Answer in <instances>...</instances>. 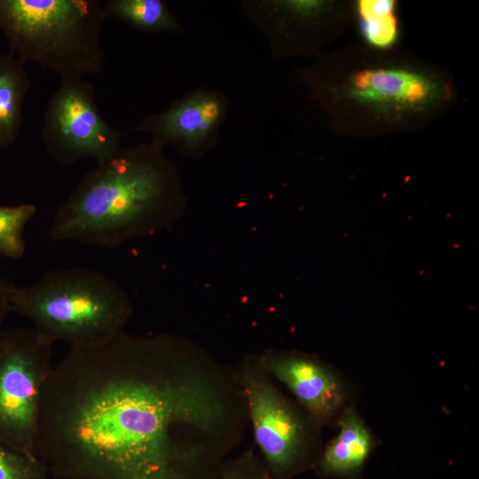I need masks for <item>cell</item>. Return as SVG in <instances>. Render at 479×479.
Returning a JSON list of instances; mask_svg holds the SVG:
<instances>
[{
    "mask_svg": "<svg viewBox=\"0 0 479 479\" xmlns=\"http://www.w3.org/2000/svg\"><path fill=\"white\" fill-rule=\"evenodd\" d=\"M247 426L238 366L182 335L123 331L52 366L36 453L59 479H220Z\"/></svg>",
    "mask_w": 479,
    "mask_h": 479,
    "instance_id": "cell-1",
    "label": "cell"
},
{
    "mask_svg": "<svg viewBox=\"0 0 479 479\" xmlns=\"http://www.w3.org/2000/svg\"><path fill=\"white\" fill-rule=\"evenodd\" d=\"M187 204L175 163L150 140L96 163L57 210L50 236L114 248L169 228Z\"/></svg>",
    "mask_w": 479,
    "mask_h": 479,
    "instance_id": "cell-2",
    "label": "cell"
},
{
    "mask_svg": "<svg viewBox=\"0 0 479 479\" xmlns=\"http://www.w3.org/2000/svg\"><path fill=\"white\" fill-rule=\"evenodd\" d=\"M300 75L310 98L334 120L340 115L369 130L418 124L451 97L442 75L396 60H365L338 75L317 59Z\"/></svg>",
    "mask_w": 479,
    "mask_h": 479,
    "instance_id": "cell-3",
    "label": "cell"
},
{
    "mask_svg": "<svg viewBox=\"0 0 479 479\" xmlns=\"http://www.w3.org/2000/svg\"><path fill=\"white\" fill-rule=\"evenodd\" d=\"M11 311L27 318L33 328L53 344L70 348L104 344L124 331L132 302L114 280L87 268L47 272L36 282L9 287Z\"/></svg>",
    "mask_w": 479,
    "mask_h": 479,
    "instance_id": "cell-4",
    "label": "cell"
},
{
    "mask_svg": "<svg viewBox=\"0 0 479 479\" xmlns=\"http://www.w3.org/2000/svg\"><path fill=\"white\" fill-rule=\"evenodd\" d=\"M106 19L98 0H0V29L11 51L61 81L84 79L103 69Z\"/></svg>",
    "mask_w": 479,
    "mask_h": 479,
    "instance_id": "cell-5",
    "label": "cell"
},
{
    "mask_svg": "<svg viewBox=\"0 0 479 479\" xmlns=\"http://www.w3.org/2000/svg\"><path fill=\"white\" fill-rule=\"evenodd\" d=\"M248 425L271 479H294L313 470L323 448L322 429L276 385L257 353L239 363Z\"/></svg>",
    "mask_w": 479,
    "mask_h": 479,
    "instance_id": "cell-6",
    "label": "cell"
},
{
    "mask_svg": "<svg viewBox=\"0 0 479 479\" xmlns=\"http://www.w3.org/2000/svg\"><path fill=\"white\" fill-rule=\"evenodd\" d=\"M51 346L33 327L0 329V443L34 459Z\"/></svg>",
    "mask_w": 479,
    "mask_h": 479,
    "instance_id": "cell-7",
    "label": "cell"
},
{
    "mask_svg": "<svg viewBox=\"0 0 479 479\" xmlns=\"http://www.w3.org/2000/svg\"><path fill=\"white\" fill-rule=\"evenodd\" d=\"M41 134L51 157L72 165L88 158L99 163L114 156L122 149L125 132L103 118L92 84L75 79L61 81L49 98Z\"/></svg>",
    "mask_w": 479,
    "mask_h": 479,
    "instance_id": "cell-8",
    "label": "cell"
},
{
    "mask_svg": "<svg viewBox=\"0 0 479 479\" xmlns=\"http://www.w3.org/2000/svg\"><path fill=\"white\" fill-rule=\"evenodd\" d=\"M240 6L274 59L319 55L338 22L339 10L330 1L244 0Z\"/></svg>",
    "mask_w": 479,
    "mask_h": 479,
    "instance_id": "cell-9",
    "label": "cell"
},
{
    "mask_svg": "<svg viewBox=\"0 0 479 479\" xmlns=\"http://www.w3.org/2000/svg\"><path fill=\"white\" fill-rule=\"evenodd\" d=\"M257 357L263 369L285 385L294 400L321 428L335 426L355 405V391L339 370L317 355L267 349Z\"/></svg>",
    "mask_w": 479,
    "mask_h": 479,
    "instance_id": "cell-10",
    "label": "cell"
},
{
    "mask_svg": "<svg viewBox=\"0 0 479 479\" xmlns=\"http://www.w3.org/2000/svg\"><path fill=\"white\" fill-rule=\"evenodd\" d=\"M229 105L221 90L198 87L167 109L144 116L130 132L146 134L164 149L171 146L179 155L198 160L216 145Z\"/></svg>",
    "mask_w": 479,
    "mask_h": 479,
    "instance_id": "cell-11",
    "label": "cell"
},
{
    "mask_svg": "<svg viewBox=\"0 0 479 479\" xmlns=\"http://www.w3.org/2000/svg\"><path fill=\"white\" fill-rule=\"evenodd\" d=\"M335 426L339 431L323 446L313 470L321 478L361 479L376 437L356 406L346 410Z\"/></svg>",
    "mask_w": 479,
    "mask_h": 479,
    "instance_id": "cell-12",
    "label": "cell"
},
{
    "mask_svg": "<svg viewBox=\"0 0 479 479\" xmlns=\"http://www.w3.org/2000/svg\"><path fill=\"white\" fill-rule=\"evenodd\" d=\"M30 85L25 62L12 51L0 54V148L18 137Z\"/></svg>",
    "mask_w": 479,
    "mask_h": 479,
    "instance_id": "cell-13",
    "label": "cell"
},
{
    "mask_svg": "<svg viewBox=\"0 0 479 479\" xmlns=\"http://www.w3.org/2000/svg\"><path fill=\"white\" fill-rule=\"evenodd\" d=\"M107 18L117 19L147 33L181 35L185 28L164 0H109L104 4Z\"/></svg>",
    "mask_w": 479,
    "mask_h": 479,
    "instance_id": "cell-14",
    "label": "cell"
},
{
    "mask_svg": "<svg viewBox=\"0 0 479 479\" xmlns=\"http://www.w3.org/2000/svg\"><path fill=\"white\" fill-rule=\"evenodd\" d=\"M395 2L391 0H361L357 11L362 32L368 43L376 47L390 46L397 39Z\"/></svg>",
    "mask_w": 479,
    "mask_h": 479,
    "instance_id": "cell-15",
    "label": "cell"
},
{
    "mask_svg": "<svg viewBox=\"0 0 479 479\" xmlns=\"http://www.w3.org/2000/svg\"><path fill=\"white\" fill-rule=\"evenodd\" d=\"M36 212L35 205H0V255L19 259L26 251L24 231Z\"/></svg>",
    "mask_w": 479,
    "mask_h": 479,
    "instance_id": "cell-16",
    "label": "cell"
},
{
    "mask_svg": "<svg viewBox=\"0 0 479 479\" xmlns=\"http://www.w3.org/2000/svg\"><path fill=\"white\" fill-rule=\"evenodd\" d=\"M49 475L39 459H34L0 443V479H46Z\"/></svg>",
    "mask_w": 479,
    "mask_h": 479,
    "instance_id": "cell-17",
    "label": "cell"
},
{
    "mask_svg": "<svg viewBox=\"0 0 479 479\" xmlns=\"http://www.w3.org/2000/svg\"><path fill=\"white\" fill-rule=\"evenodd\" d=\"M220 479H270L261 458L248 448L224 464Z\"/></svg>",
    "mask_w": 479,
    "mask_h": 479,
    "instance_id": "cell-18",
    "label": "cell"
},
{
    "mask_svg": "<svg viewBox=\"0 0 479 479\" xmlns=\"http://www.w3.org/2000/svg\"><path fill=\"white\" fill-rule=\"evenodd\" d=\"M9 287L10 284L6 283L0 278V326L4 321L6 316L11 311L9 302Z\"/></svg>",
    "mask_w": 479,
    "mask_h": 479,
    "instance_id": "cell-19",
    "label": "cell"
}]
</instances>
